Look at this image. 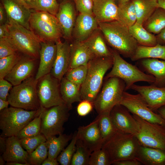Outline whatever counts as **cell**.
<instances>
[{
  "label": "cell",
  "mask_w": 165,
  "mask_h": 165,
  "mask_svg": "<svg viewBox=\"0 0 165 165\" xmlns=\"http://www.w3.org/2000/svg\"><path fill=\"white\" fill-rule=\"evenodd\" d=\"M98 24L105 39L113 50L123 57L131 59L139 44L130 33L129 27L118 21Z\"/></svg>",
  "instance_id": "cell-1"
},
{
  "label": "cell",
  "mask_w": 165,
  "mask_h": 165,
  "mask_svg": "<svg viewBox=\"0 0 165 165\" xmlns=\"http://www.w3.org/2000/svg\"><path fill=\"white\" fill-rule=\"evenodd\" d=\"M113 64L112 57H95L89 62L86 76L80 88L82 100L93 102L101 89L105 73Z\"/></svg>",
  "instance_id": "cell-2"
},
{
  "label": "cell",
  "mask_w": 165,
  "mask_h": 165,
  "mask_svg": "<svg viewBox=\"0 0 165 165\" xmlns=\"http://www.w3.org/2000/svg\"><path fill=\"white\" fill-rule=\"evenodd\" d=\"M140 145L135 135L117 130L102 148L108 152L112 164L115 161L135 158Z\"/></svg>",
  "instance_id": "cell-3"
},
{
  "label": "cell",
  "mask_w": 165,
  "mask_h": 165,
  "mask_svg": "<svg viewBox=\"0 0 165 165\" xmlns=\"http://www.w3.org/2000/svg\"><path fill=\"white\" fill-rule=\"evenodd\" d=\"M7 37L19 52L37 59L39 57L42 41L35 34L14 20L8 19Z\"/></svg>",
  "instance_id": "cell-4"
},
{
  "label": "cell",
  "mask_w": 165,
  "mask_h": 165,
  "mask_svg": "<svg viewBox=\"0 0 165 165\" xmlns=\"http://www.w3.org/2000/svg\"><path fill=\"white\" fill-rule=\"evenodd\" d=\"M45 108L42 107L37 110L28 111L10 107L0 112V136L7 138L16 136L30 121L39 116Z\"/></svg>",
  "instance_id": "cell-5"
},
{
  "label": "cell",
  "mask_w": 165,
  "mask_h": 165,
  "mask_svg": "<svg viewBox=\"0 0 165 165\" xmlns=\"http://www.w3.org/2000/svg\"><path fill=\"white\" fill-rule=\"evenodd\" d=\"M38 80L33 76L20 84L14 86L9 94L7 100L12 107L28 111L37 110L42 107L38 97Z\"/></svg>",
  "instance_id": "cell-6"
},
{
  "label": "cell",
  "mask_w": 165,
  "mask_h": 165,
  "mask_svg": "<svg viewBox=\"0 0 165 165\" xmlns=\"http://www.w3.org/2000/svg\"><path fill=\"white\" fill-rule=\"evenodd\" d=\"M111 50L113 64L112 70L105 77V79L112 77L121 79L125 83V91L130 89L132 85L138 82H155L154 76L144 73L136 66L126 61L117 51L113 49Z\"/></svg>",
  "instance_id": "cell-7"
},
{
  "label": "cell",
  "mask_w": 165,
  "mask_h": 165,
  "mask_svg": "<svg viewBox=\"0 0 165 165\" xmlns=\"http://www.w3.org/2000/svg\"><path fill=\"white\" fill-rule=\"evenodd\" d=\"M32 11L29 21L31 30L42 41L56 42L63 37L61 28L55 16L48 12Z\"/></svg>",
  "instance_id": "cell-8"
},
{
  "label": "cell",
  "mask_w": 165,
  "mask_h": 165,
  "mask_svg": "<svg viewBox=\"0 0 165 165\" xmlns=\"http://www.w3.org/2000/svg\"><path fill=\"white\" fill-rule=\"evenodd\" d=\"M105 80L101 90L93 103L98 114L110 112L115 106L120 104L125 91V83L121 79L112 77Z\"/></svg>",
  "instance_id": "cell-9"
},
{
  "label": "cell",
  "mask_w": 165,
  "mask_h": 165,
  "mask_svg": "<svg viewBox=\"0 0 165 165\" xmlns=\"http://www.w3.org/2000/svg\"><path fill=\"white\" fill-rule=\"evenodd\" d=\"M71 109L65 104L45 108L41 113L40 133L47 139L63 134Z\"/></svg>",
  "instance_id": "cell-10"
},
{
  "label": "cell",
  "mask_w": 165,
  "mask_h": 165,
  "mask_svg": "<svg viewBox=\"0 0 165 165\" xmlns=\"http://www.w3.org/2000/svg\"><path fill=\"white\" fill-rule=\"evenodd\" d=\"M139 126L135 135L141 145L165 150V127L133 114Z\"/></svg>",
  "instance_id": "cell-11"
},
{
  "label": "cell",
  "mask_w": 165,
  "mask_h": 165,
  "mask_svg": "<svg viewBox=\"0 0 165 165\" xmlns=\"http://www.w3.org/2000/svg\"><path fill=\"white\" fill-rule=\"evenodd\" d=\"M60 81L50 74L38 80L37 90L41 106L47 108L65 104L60 91Z\"/></svg>",
  "instance_id": "cell-12"
},
{
  "label": "cell",
  "mask_w": 165,
  "mask_h": 165,
  "mask_svg": "<svg viewBox=\"0 0 165 165\" xmlns=\"http://www.w3.org/2000/svg\"><path fill=\"white\" fill-rule=\"evenodd\" d=\"M119 104L124 106L133 114L165 127V120L159 114L154 112L148 107L140 94H133L125 91Z\"/></svg>",
  "instance_id": "cell-13"
},
{
  "label": "cell",
  "mask_w": 165,
  "mask_h": 165,
  "mask_svg": "<svg viewBox=\"0 0 165 165\" xmlns=\"http://www.w3.org/2000/svg\"><path fill=\"white\" fill-rule=\"evenodd\" d=\"M110 117L117 130L135 135L139 130V125L130 112L119 104L111 111Z\"/></svg>",
  "instance_id": "cell-14"
},
{
  "label": "cell",
  "mask_w": 165,
  "mask_h": 165,
  "mask_svg": "<svg viewBox=\"0 0 165 165\" xmlns=\"http://www.w3.org/2000/svg\"><path fill=\"white\" fill-rule=\"evenodd\" d=\"M55 16L61 28L63 37L67 40H71L77 17L74 2L71 0H63L59 4Z\"/></svg>",
  "instance_id": "cell-15"
},
{
  "label": "cell",
  "mask_w": 165,
  "mask_h": 165,
  "mask_svg": "<svg viewBox=\"0 0 165 165\" xmlns=\"http://www.w3.org/2000/svg\"><path fill=\"white\" fill-rule=\"evenodd\" d=\"M130 89L140 94L148 107L154 112L165 106V87H160L153 85L144 86L134 84Z\"/></svg>",
  "instance_id": "cell-16"
},
{
  "label": "cell",
  "mask_w": 165,
  "mask_h": 165,
  "mask_svg": "<svg viewBox=\"0 0 165 165\" xmlns=\"http://www.w3.org/2000/svg\"><path fill=\"white\" fill-rule=\"evenodd\" d=\"M36 59L24 55L22 56L5 79L13 86L20 84L32 76Z\"/></svg>",
  "instance_id": "cell-17"
},
{
  "label": "cell",
  "mask_w": 165,
  "mask_h": 165,
  "mask_svg": "<svg viewBox=\"0 0 165 165\" xmlns=\"http://www.w3.org/2000/svg\"><path fill=\"white\" fill-rule=\"evenodd\" d=\"M77 139L92 152L101 148L103 142L96 118L88 125L80 126L77 131Z\"/></svg>",
  "instance_id": "cell-18"
},
{
  "label": "cell",
  "mask_w": 165,
  "mask_h": 165,
  "mask_svg": "<svg viewBox=\"0 0 165 165\" xmlns=\"http://www.w3.org/2000/svg\"><path fill=\"white\" fill-rule=\"evenodd\" d=\"M56 43L57 54L50 73L60 81L70 68L71 45L67 40L64 42L60 40Z\"/></svg>",
  "instance_id": "cell-19"
},
{
  "label": "cell",
  "mask_w": 165,
  "mask_h": 165,
  "mask_svg": "<svg viewBox=\"0 0 165 165\" xmlns=\"http://www.w3.org/2000/svg\"><path fill=\"white\" fill-rule=\"evenodd\" d=\"M8 19L31 30L29 21L32 10L20 0H0Z\"/></svg>",
  "instance_id": "cell-20"
},
{
  "label": "cell",
  "mask_w": 165,
  "mask_h": 165,
  "mask_svg": "<svg viewBox=\"0 0 165 165\" xmlns=\"http://www.w3.org/2000/svg\"><path fill=\"white\" fill-rule=\"evenodd\" d=\"M57 46L55 42L42 41L39 52L40 62L35 77L38 80L44 75L50 73L57 54Z\"/></svg>",
  "instance_id": "cell-21"
},
{
  "label": "cell",
  "mask_w": 165,
  "mask_h": 165,
  "mask_svg": "<svg viewBox=\"0 0 165 165\" xmlns=\"http://www.w3.org/2000/svg\"><path fill=\"white\" fill-rule=\"evenodd\" d=\"M98 28L93 15L79 13L76 17L72 37L74 41L83 42Z\"/></svg>",
  "instance_id": "cell-22"
},
{
  "label": "cell",
  "mask_w": 165,
  "mask_h": 165,
  "mask_svg": "<svg viewBox=\"0 0 165 165\" xmlns=\"http://www.w3.org/2000/svg\"><path fill=\"white\" fill-rule=\"evenodd\" d=\"M93 15L98 22L118 21L119 7L116 0H93Z\"/></svg>",
  "instance_id": "cell-23"
},
{
  "label": "cell",
  "mask_w": 165,
  "mask_h": 165,
  "mask_svg": "<svg viewBox=\"0 0 165 165\" xmlns=\"http://www.w3.org/2000/svg\"><path fill=\"white\" fill-rule=\"evenodd\" d=\"M6 150L2 155L6 161L17 162L30 165L28 161V153L24 150L16 136L6 138Z\"/></svg>",
  "instance_id": "cell-24"
},
{
  "label": "cell",
  "mask_w": 165,
  "mask_h": 165,
  "mask_svg": "<svg viewBox=\"0 0 165 165\" xmlns=\"http://www.w3.org/2000/svg\"><path fill=\"white\" fill-rule=\"evenodd\" d=\"M70 45L69 69L81 65H87L91 60L95 57L84 42L74 40Z\"/></svg>",
  "instance_id": "cell-25"
},
{
  "label": "cell",
  "mask_w": 165,
  "mask_h": 165,
  "mask_svg": "<svg viewBox=\"0 0 165 165\" xmlns=\"http://www.w3.org/2000/svg\"><path fill=\"white\" fill-rule=\"evenodd\" d=\"M135 158L142 164L165 165V150L141 145Z\"/></svg>",
  "instance_id": "cell-26"
},
{
  "label": "cell",
  "mask_w": 165,
  "mask_h": 165,
  "mask_svg": "<svg viewBox=\"0 0 165 165\" xmlns=\"http://www.w3.org/2000/svg\"><path fill=\"white\" fill-rule=\"evenodd\" d=\"M104 38L98 28L83 42L95 57H112L111 50L107 47Z\"/></svg>",
  "instance_id": "cell-27"
},
{
  "label": "cell",
  "mask_w": 165,
  "mask_h": 165,
  "mask_svg": "<svg viewBox=\"0 0 165 165\" xmlns=\"http://www.w3.org/2000/svg\"><path fill=\"white\" fill-rule=\"evenodd\" d=\"M141 64L144 69L154 76L155 82L152 85L159 86L165 82V60L155 58L142 59Z\"/></svg>",
  "instance_id": "cell-28"
},
{
  "label": "cell",
  "mask_w": 165,
  "mask_h": 165,
  "mask_svg": "<svg viewBox=\"0 0 165 165\" xmlns=\"http://www.w3.org/2000/svg\"><path fill=\"white\" fill-rule=\"evenodd\" d=\"M60 91L65 104L71 109L72 104L82 101L80 88L64 76L60 81Z\"/></svg>",
  "instance_id": "cell-29"
},
{
  "label": "cell",
  "mask_w": 165,
  "mask_h": 165,
  "mask_svg": "<svg viewBox=\"0 0 165 165\" xmlns=\"http://www.w3.org/2000/svg\"><path fill=\"white\" fill-rule=\"evenodd\" d=\"M146 58H159L165 60V46L159 43L151 46L139 45L131 60L135 61Z\"/></svg>",
  "instance_id": "cell-30"
},
{
  "label": "cell",
  "mask_w": 165,
  "mask_h": 165,
  "mask_svg": "<svg viewBox=\"0 0 165 165\" xmlns=\"http://www.w3.org/2000/svg\"><path fill=\"white\" fill-rule=\"evenodd\" d=\"M129 31L139 45L151 46L156 45L158 41L156 36L147 30L143 25L136 22L129 27Z\"/></svg>",
  "instance_id": "cell-31"
},
{
  "label": "cell",
  "mask_w": 165,
  "mask_h": 165,
  "mask_svg": "<svg viewBox=\"0 0 165 165\" xmlns=\"http://www.w3.org/2000/svg\"><path fill=\"white\" fill-rule=\"evenodd\" d=\"M136 12V22L143 25L158 8L157 0H132Z\"/></svg>",
  "instance_id": "cell-32"
},
{
  "label": "cell",
  "mask_w": 165,
  "mask_h": 165,
  "mask_svg": "<svg viewBox=\"0 0 165 165\" xmlns=\"http://www.w3.org/2000/svg\"><path fill=\"white\" fill-rule=\"evenodd\" d=\"M73 135L72 134L67 135L63 133L58 135V137L54 136L47 138L48 145V157L57 159L72 140Z\"/></svg>",
  "instance_id": "cell-33"
},
{
  "label": "cell",
  "mask_w": 165,
  "mask_h": 165,
  "mask_svg": "<svg viewBox=\"0 0 165 165\" xmlns=\"http://www.w3.org/2000/svg\"><path fill=\"white\" fill-rule=\"evenodd\" d=\"M143 25L150 33L159 34L165 27V10L158 7L145 22Z\"/></svg>",
  "instance_id": "cell-34"
},
{
  "label": "cell",
  "mask_w": 165,
  "mask_h": 165,
  "mask_svg": "<svg viewBox=\"0 0 165 165\" xmlns=\"http://www.w3.org/2000/svg\"><path fill=\"white\" fill-rule=\"evenodd\" d=\"M110 113V112H104L98 114L96 117L103 144L109 139L117 131L111 119Z\"/></svg>",
  "instance_id": "cell-35"
},
{
  "label": "cell",
  "mask_w": 165,
  "mask_h": 165,
  "mask_svg": "<svg viewBox=\"0 0 165 165\" xmlns=\"http://www.w3.org/2000/svg\"><path fill=\"white\" fill-rule=\"evenodd\" d=\"M119 20L123 24L129 27L136 23L137 16L132 0L118 5Z\"/></svg>",
  "instance_id": "cell-36"
},
{
  "label": "cell",
  "mask_w": 165,
  "mask_h": 165,
  "mask_svg": "<svg viewBox=\"0 0 165 165\" xmlns=\"http://www.w3.org/2000/svg\"><path fill=\"white\" fill-rule=\"evenodd\" d=\"M76 146V150L72 157L71 165H89L92 152L77 138Z\"/></svg>",
  "instance_id": "cell-37"
},
{
  "label": "cell",
  "mask_w": 165,
  "mask_h": 165,
  "mask_svg": "<svg viewBox=\"0 0 165 165\" xmlns=\"http://www.w3.org/2000/svg\"><path fill=\"white\" fill-rule=\"evenodd\" d=\"M88 66H79L70 69L64 76L68 80L81 88L87 74Z\"/></svg>",
  "instance_id": "cell-38"
},
{
  "label": "cell",
  "mask_w": 165,
  "mask_h": 165,
  "mask_svg": "<svg viewBox=\"0 0 165 165\" xmlns=\"http://www.w3.org/2000/svg\"><path fill=\"white\" fill-rule=\"evenodd\" d=\"M41 113L30 121L20 131L16 136L19 139L35 136L40 133Z\"/></svg>",
  "instance_id": "cell-39"
},
{
  "label": "cell",
  "mask_w": 165,
  "mask_h": 165,
  "mask_svg": "<svg viewBox=\"0 0 165 165\" xmlns=\"http://www.w3.org/2000/svg\"><path fill=\"white\" fill-rule=\"evenodd\" d=\"M77 131L73 134L70 144L60 153L57 158L58 162L61 165H70L73 156L76 149Z\"/></svg>",
  "instance_id": "cell-40"
},
{
  "label": "cell",
  "mask_w": 165,
  "mask_h": 165,
  "mask_svg": "<svg viewBox=\"0 0 165 165\" xmlns=\"http://www.w3.org/2000/svg\"><path fill=\"white\" fill-rule=\"evenodd\" d=\"M48 145L46 141L41 144L31 153L28 154V163L32 165H42L48 157Z\"/></svg>",
  "instance_id": "cell-41"
},
{
  "label": "cell",
  "mask_w": 165,
  "mask_h": 165,
  "mask_svg": "<svg viewBox=\"0 0 165 165\" xmlns=\"http://www.w3.org/2000/svg\"><path fill=\"white\" fill-rule=\"evenodd\" d=\"M19 53L0 59V79H5L20 58Z\"/></svg>",
  "instance_id": "cell-42"
},
{
  "label": "cell",
  "mask_w": 165,
  "mask_h": 165,
  "mask_svg": "<svg viewBox=\"0 0 165 165\" xmlns=\"http://www.w3.org/2000/svg\"><path fill=\"white\" fill-rule=\"evenodd\" d=\"M20 140L21 145L28 154L31 153L41 144L47 141L45 137L41 133L36 136Z\"/></svg>",
  "instance_id": "cell-43"
},
{
  "label": "cell",
  "mask_w": 165,
  "mask_h": 165,
  "mask_svg": "<svg viewBox=\"0 0 165 165\" xmlns=\"http://www.w3.org/2000/svg\"><path fill=\"white\" fill-rule=\"evenodd\" d=\"M111 164L110 157L108 152L103 148L94 151L91 153L89 165Z\"/></svg>",
  "instance_id": "cell-44"
},
{
  "label": "cell",
  "mask_w": 165,
  "mask_h": 165,
  "mask_svg": "<svg viewBox=\"0 0 165 165\" xmlns=\"http://www.w3.org/2000/svg\"><path fill=\"white\" fill-rule=\"evenodd\" d=\"M59 6L57 0H37L33 10L47 12L55 16Z\"/></svg>",
  "instance_id": "cell-45"
},
{
  "label": "cell",
  "mask_w": 165,
  "mask_h": 165,
  "mask_svg": "<svg viewBox=\"0 0 165 165\" xmlns=\"http://www.w3.org/2000/svg\"><path fill=\"white\" fill-rule=\"evenodd\" d=\"M18 52L17 49L9 38H0V59Z\"/></svg>",
  "instance_id": "cell-46"
},
{
  "label": "cell",
  "mask_w": 165,
  "mask_h": 165,
  "mask_svg": "<svg viewBox=\"0 0 165 165\" xmlns=\"http://www.w3.org/2000/svg\"><path fill=\"white\" fill-rule=\"evenodd\" d=\"M77 10L79 13L93 15V0H73Z\"/></svg>",
  "instance_id": "cell-47"
},
{
  "label": "cell",
  "mask_w": 165,
  "mask_h": 165,
  "mask_svg": "<svg viewBox=\"0 0 165 165\" xmlns=\"http://www.w3.org/2000/svg\"><path fill=\"white\" fill-rule=\"evenodd\" d=\"M93 107L92 102L87 100H82L77 108L78 114L82 116H86L91 111Z\"/></svg>",
  "instance_id": "cell-48"
},
{
  "label": "cell",
  "mask_w": 165,
  "mask_h": 165,
  "mask_svg": "<svg viewBox=\"0 0 165 165\" xmlns=\"http://www.w3.org/2000/svg\"><path fill=\"white\" fill-rule=\"evenodd\" d=\"M13 85L6 79H0V98L7 100L9 91L12 88Z\"/></svg>",
  "instance_id": "cell-49"
},
{
  "label": "cell",
  "mask_w": 165,
  "mask_h": 165,
  "mask_svg": "<svg viewBox=\"0 0 165 165\" xmlns=\"http://www.w3.org/2000/svg\"><path fill=\"white\" fill-rule=\"evenodd\" d=\"M114 165H141V163L135 158L118 161L113 162Z\"/></svg>",
  "instance_id": "cell-50"
},
{
  "label": "cell",
  "mask_w": 165,
  "mask_h": 165,
  "mask_svg": "<svg viewBox=\"0 0 165 165\" xmlns=\"http://www.w3.org/2000/svg\"><path fill=\"white\" fill-rule=\"evenodd\" d=\"M8 18L6 12L2 4H0V25L7 24Z\"/></svg>",
  "instance_id": "cell-51"
},
{
  "label": "cell",
  "mask_w": 165,
  "mask_h": 165,
  "mask_svg": "<svg viewBox=\"0 0 165 165\" xmlns=\"http://www.w3.org/2000/svg\"><path fill=\"white\" fill-rule=\"evenodd\" d=\"M9 35L7 24L0 25V38H7Z\"/></svg>",
  "instance_id": "cell-52"
},
{
  "label": "cell",
  "mask_w": 165,
  "mask_h": 165,
  "mask_svg": "<svg viewBox=\"0 0 165 165\" xmlns=\"http://www.w3.org/2000/svg\"><path fill=\"white\" fill-rule=\"evenodd\" d=\"M59 163L57 159L48 157L43 162L42 165H58Z\"/></svg>",
  "instance_id": "cell-53"
},
{
  "label": "cell",
  "mask_w": 165,
  "mask_h": 165,
  "mask_svg": "<svg viewBox=\"0 0 165 165\" xmlns=\"http://www.w3.org/2000/svg\"><path fill=\"white\" fill-rule=\"evenodd\" d=\"M6 147V138L0 136V154L2 155L5 152Z\"/></svg>",
  "instance_id": "cell-54"
},
{
  "label": "cell",
  "mask_w": 165,
  "mask_h": 165,
  "mask_svg": "<svg viewBox=\"0 0 165 165\" xmlns=\"http://www.w3.org/2000/svg\"><path fill=\"white\" fill-rule=\"evenodd\" d=\"M156 37L157 41L159 40L165 43V27L158 34Z\"/></svg>",
  "instance_id": "cell-55"
},
{
  "label": "cell",
  "mask_w": 165,
  "mask_h": 165,
  "mask_svg": "<svg viewBox=\"0 0 165 165\" xmlns=\"http://www.w3.org/2000/svg\"><path fill=\"white\" fill-rule=\"evenodd\" d=\"M9 104L8 100H4L0 98V111L8 108Z\"/></svg>",
  "instance_id": "cell-56"
},
{
  "label": "cell",
  "mask_w": 165,
  "mask_h": 165,
  "mask_svg": "<svg viewBox=\"0 0 165 165\" xmlns=\"http://www.w3.org/2000/svg\"><path fill=\"white\" fill-rule=\"evenodd\" d=\"M157 111L162 118L165 120V106L159 108Z\"/></svg>",
  "instance_id": "cell-57"
},
{
  "label": "cell",
  "mask_w": 165,
  "mask_h": 165,
  "mask_svg": "<svg viewBox=\"0 0 165 165\" xmlns=\"http://www.w3.org/2000/svg\"><path fill=\"white\" fill-rule=\"evenodd\" d=\"M158 7L165 10V0H157Z\"/></svg>",
  "instance_id": "cell-58"
},
{
  "label": "cell",
  "mask_w": 165,
  "mask_h": 165,
  "mask_svg": "<svg viewBox=\"0 0 165 165\" xmlns=\"http://www.w3.org/2000/svg\"><path fill=\"white\" fill-rule=\"evenodd\" d=\"M24 4L31 9V0H20Z\"/></svg>",
  "instance_id": "cell-59"
},
{
  "label": "cell",
  "mask_w": 165,
  "mask_h": 165,
  "mask_svg": "<svg viewBox=\"0 0 165 165\" xmlns=\"http://www.w3.org/2000/svg\"><path fill=\"white\" fill-rule=\"evenodd\" d=\"M6 165H25V164L17 162H9L6 163Z\"/></svg>",
  "instance_id": "cell-60"
},
{
  "label": "cell",
  "mask_w": 165,
  "mask_h": 165,
  "mask_svg": "<svg viewBox=\"0 0 165 165\" xmlns=\"http://www.w3.org/2000/svg\"><path fill=\"white\" fill-rule=\"evenodd\" d=\"M118 5L123 4L128 2H129L131 0H116Z\"/></svg>",
  "instance_id": "cell-61"
},
{
  "label": "cell",
  "mask_w": 165,
  "mask_h": 165,
  "mask_svg": "<svg viewBox=\"0 0 165 165\" xmlns=\"http://www.w3.org/2000/svg\"><path fill=\"white\" fill-rule=\"evenodd\" d=\"M6 161L5 160L2 156H0V165H4Z\"/></svg>",
  "instance_id": "cell-62"
},
{
  "label": "cell",
  "mask_w": 165,
  "mask_h": 165,
  "mask_svg": "<svg viewBox=\"0 0 165 165\" xmlns=\"http://www.w3.org/2000/svg\"><path fill=\"white\" fill-rule=\"evenodd\" d=\"M37 0H31V9H34Z\"/></svg>",
  "instance_id": "cell-63"
}]
</instances>
